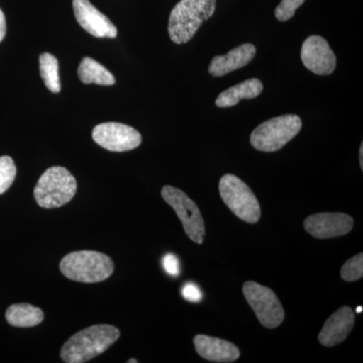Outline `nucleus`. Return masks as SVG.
<instances>
[{"label":"nucleus","mask_w":363,"mask_h":363,"mask_svg":"<svg viewBox=\"0 0 363 363\" xmlns=\"http://www.w3.org/2000/svg\"><path fill=\"white\" fill-rule=\"evenodd\" d=\"M119 336L121 332L112 325H93L71 336L60 355L66 363L87 362L108 350Z\"/></svg>","instance_id":"obj_1"},{"label":"nucleus","mask_w":363,"mask_h":363,"mask_svg":"<svg viewBox=\"0 0 363 363\" xmlns=\"http://www.w3.org/2000/svg\"><path fill=\"white\" fill-rule=\"evenodd\" d=\"M354 311L344 306L334 312L325 322L323 328L318 335V340L325 347H333L343 342L354 326Z\"/></svg>","instance_id":"obj_13"},{"label":"nucleus","mask_w":363,"mask_h":363,"mask_svg":"<svg viewBox=\"0 0 363 363\" xmlns=\"http://www.w3.org/2000/svg\"><path fill=\"white\" fill-rule=\"evenodd\" d=\"M77 191L75 177L63 167H52L40 176L33 189L35 202L45 209L68 204Z\"/></svg>","instance_id":"obj_4"},{"label":"nucleus","mask_w":363,"mask_h":363,"mask_svg":"<svg viewBox=\"0 0 363 363\" xmlns=\"http://www.w3.org/2000/svg\"><path fill=\"white\" fill-rule=\"evenodd\" d=\"M359 162H360V168L363 169V145L362 143V147H360L359 150Z\"/></svg>","instance_id":"obj_26"},{"label":"nucleus","mask_w":363,"mask_h":363,"mask_svg":"<svg viewBox=\"0 0 363 363\" xmlns=\"http://www.w3.org/2000/svg\"><path fill=\"white\" fill-rule=\"evenodd\" d=\"M195 350L200 357L212 362H234L240 357L238 346L224 339L198 334L194 337Z\"/></svg>","instance_id":"obj_14"},{"label":"nucleus","mask_w":363,"mask_h":363,"mask_svg":"<svg viewBox=\"0 0 363 363\" xmlns=\"http://www.w3.org/2000/svg\"><path fill=\"white\" fill-rule=\"evenodd\" d=\"M363 277V253L348 259L341 269V278L346 281H355Z\"/></svg>","instance_id":"obj_21"},{"label":"nucleus","mask_w":363,"mask_h":363,"mask_svg":"<svg viewBox=\"0 0 363 363\" xmlns=\"http://www.w3.org/2000/svg\"><path fill=\"white\" fill-rule=\"evenodd\" d=\"M79 79L84 84L111 86L116 84V77L94 59L85 57L78 67Z\"/></svg>","instance_id":"obj_18"},{"label":"nucleus","mask_w":363,"mask_h":363,"mask_svg":"<svg viewBox=\"0 0 363 363\" xmlns=\"http://www.w3.org/2000/svg\"><path fill=\"white\" fill-rule=\"evenodd\" d=\"M40 73L48 89L52 93H59L61 91L59 62L54 55L50 54V52H44L40 55Z\"/></svg>","instance_id":"obj_19"},{"label":"nucleus","mask_w":363,"mask_h":363,"mask_svg":"<svg viewBox=\"0 0 363 363\" xmlns=\"http://www.w3.org/2000/svg\"><path fill=\"white\" fill-rule=\"evenodd\" d=\"M16 177V167L9 156L0 157V195L6 192L13 185Z\"/></svg>","instance_id":"obj_20"},{"label":"nucleus","mask_w":363,"mask_h":363,"mask_svg":"<svg viewBox=\"0 0 363 363\" xmlns=\"http://www.w3.org/2000/svg\"><path fill=\"white\" fill-rule=\"evenodd\" d=\"M73 9L79 25L93 37L109 39L117 37L116 26L89 0H73Z\"/></svg>","instance_id":"obj_12"},{"label":"nucleus","mask_w":363,"mask_h":363,"mask_svg":"<svg viewBox=\"0 0 363 363\" xmlns=\"http://www.w3.org/2000/svg\"><path fill=\"white\" fill-rule=\"evenodd\" d=\"M262 90H264V85L262 81L257 78L248 79L220 93L215 104L220 108L234 106L241 99H253L259 96Z\"/></svg>","instance_id":"obj_16"},{"label":"nucleus","mask_w":363,"mask_h":363,"mask_svg":"<svg viewBox=\"0 0 363 363\" xmlns=\"http://www.w3.org/2000/svg\"><path fill=\"white\" fill-rule=\"evenodd\" d=\"M6 35V21L4 13L0 9V42L4 39Z\"/></svg>","instance_id":"obj_25"},{"label":"nucleus","mask_w":363,"mask_h":363,"mask_svg":"<svg viewBox=\"0 0 363 363\" xmlns=\"http://www.w3.org/2000/svg\"><path fill=\"white\" fill-rule=\"evenodd\" d=\"M6 321L13 327H35L42 323L44 312L39 307L30 304H14L6 313Z\"/></svg>","instance_id":"obj_17"},{"label":"nucleus","mask_w":363,"mask_h":363,"mask_svg":"<svg viewBox=\"0 0 363 363\" xmlns=\"http://www.w3.org/2000/svg\"><path fill=\"white\" fill-rule=\"evenodd\" d=\"M362 307H357V313H362Z\"/></svg>","instance_id":"obj_27"},{"label":"nucleus","mask_w":363,"mask_h":363,"mask_svg":"<svg viewBox=\"0 0 363 363\" xmlns=\"http://www.w3.org/2000/svg\"><path fill=\"white\" fill-rule=\"evenodd\" d=\"M301 59L306 68L316 75H330L336 68L335 54L328 42L320 35H311L306 39Z\"/></svg>","instance_id":"obj_10"},{"label":"nucleus","mask_w":363,"mask_h":363,"mask_svg":"<svg viewBox=\"0 0 363 363\" xmlns=\"http://www.w3.org/2000/svg\"><path fill=\"white\" fill-rule=\"evenodd\" d=\"M352 217L345 213H317L307 217L304 221L305 230L319 240L338 238L350 233L353 228Z\"/></svg>","instance_id":"obj_11"},{"label":"nucleus","mask_w":363,"mask_h":363,"mask_svg":"<svg viewBox=\"0 0 363 363\" xmlns=\"http://www.w3.org/2000/svg\"><path fill=\"white\" fill-rule=\"evenodd\" d=\"M257 54V49L252 44H243L234 48L224 56H215L209 66L210 75L221 77L242 67L247 66L252 61Z\"/></svg>","instance_id":"obj_15"},{"label":"nucleus","mask_w":363,"mask_h":363,"mask_svg":"<svg viewBox=\"0 0 363 363\" xmlns=\"http://www.w3.org/2000/svg\"><path fill=\"white\" fill-rule=\"evenodd\" d=\"M128 363H136L138 362V360H135V359H130V360H128Z\"/></svg>","instance_id":"obj_28"},{"label":"nucleus","mask_w":363,"mask_h":363,"mask_svg":"<svg viewBox=\"0 0 363 363\" xmlns=\"http://www.w3.org/2000/svg\"><path fill=\"white\" fill-rule=\"evenodd\" d=\"M305 0H281L274 11L277 20L286 21L295 16L296 11L304 4Z\"/></svg>","instance_id":"obj_22"},{"label":"nucleus","mask_w":363,"mask_h":363,"mask_svg":"<svg viewBox=\"0 0 363 363\" xmlns=\"http://www.w3.org/2000/svg\"><path fill=\"white\" fill-rule=\"evenodd\" d=\"M182 295L189 302L198 303L201 301L202 293L200 289L194 284H187L182 290Z\"/></svg>","instance_id":"obj_24"},{"label":"nucleus","mask_w":363,"mask_h":363,"mask_svg":"<svg viewBox=\"0 0 363 363\" xmlns=\"http://www.w3.org/2000/svg\"><path fill=\"white\" fill-rule=\"evenodd\" d=\"M216 0H181L172 9L169 35L175 44H186L193 39L204 21L214 14Z\"/></svg>","instance_id":"obj_2"},{"label":"nucleus","mask_w":363,"mask_h":363,"mask_svg":"<svg viewBox=\"0 0 363 363\" xmlns=\"http://www.w3.org/2000/svg\"><path fill=\"white\" fill-rule=\"evenodd\" d=\"M219 192L227 207L235 216L247 223L259 221L262 210L259 200L245 182L233 174H226L219 182Z\"/></svg>","instance_id":"obj_6"},{"label":"nucleus","mask_w":363,"mask_h":363,"mask_svg":"<svg viewBox=\"0 0 363 363\" xmlns=\"http://www.w3.org/2000/svg\"><path fill=\"white\" fill-rule=\"evenodd\" d=\"M162 266L171 276L177 277L180 274V262L173 253H168V255H164V259H162Z\"/></svg>","instance_id":"obj_23"},{"label":"nucleus","mask_w":363,"mask_h":363,"mask_svg":"<svg viewBox=\"0 0 363 363\" xmlns=\"http://www.w3.org/2000/svg\"><path fill=\"white\" fill-rule=\"evenodd\" d=\"M243 295L262 326L274 329L283 323L285 310L272 289L250 281L243 285Z\"/></svg>","instance_id":"obj_8"},{"label":"nucleus","mask_w":363,"mask_h":363,"mask_svg":"<svg viewBox=\"0 0 363 363\" xmlns=\"http://www.w3.org/2000/svg\"><path fill=\"white\" fill-rule=\"evenodd\" d=\"M302 121L298 116L286 114L259 124L250 135V143L260 152H272L284 147L298 135Z\"/></svg>","instance_id":"obj_5"},{"label":"nucleus","mask_w":363,"mask_h":363,"mask_svg":"<svg viewBox=\"0 0 363 363\" xmlns=\"http://www.w3.org/2000/svg\"><path fill=\"white\" fill-rule=\"evenodd\" d=\"M94 142L111 152H123L140 147L142 135L130 125L119 123L98 124L92 131Z\"/></svg>","instance_id":"obj_9"},{"label":"nucleus","mask_w":363,"mask_h":363,"mask_svg":"<svg viewBox=\"0 0 363 363\" xmlns=\"http://www.w3.org/2000/svg\"><path fill=\"white\" fill-rule=\"evenodd\" d=\"M161 194L162 199L175 210L188 238L202 245L206 230L204 219L196 203L185 192L173 186H164Z\"/></svg>","instance_id":"obj_7"},{"label":"nucleus","mask_w":363,"mask_h":363,"mask_svg":"<svg viewBox=\"0 0 363 363\" xmlns=\"http://www.w3.org/2000/svg\"><path fill=\"white\" fill-rule=\"evenodd\" d=\"M60 269L72 281L93 284L108 279L113 274L114 264L104 253L80 250L68 253L60 262Z\"/></svg>","instance_id":"obj_3"}]
</instances>
